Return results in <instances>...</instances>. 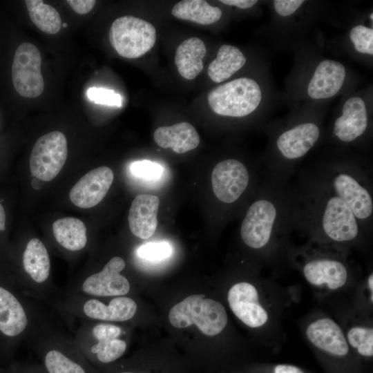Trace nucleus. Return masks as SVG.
<instances>
[{"mask_svg": "<svg viewBox=\"0 0 373 373\" xmlns=\"http://www.w3.org/2000/svg\"><path fill=\"white\" fill-rule=\"evenodd\" d=\"M171 324L178 328L195 325L204 334L215 336L227 323L224 306L219 302L205 298L204 294L191 295L175 305L170 310Z\"/></svg>", "mask_w": 373, "mask_h": 373, "instance_id": "nucleus-1", "label": "nucleus"}, {"mask_svg": "<svg viewBox=\"0 0 373 373\" xmlns=\"http://www.w3.org/2000/svg\"><path fill=\"white\" fill-rule=\"evenodd\" d=\"M207 99L215 113L242 117L258 107L262 100V90L256 80L244 77L216 87L210 91Z\"/></svg>", "mask_w": 373, "mask_h": 373, "instance_id": "nucleus-2", "label": "nucleus"}, {"mask_svg": "<svg viewBox=\"0 0 373 373\" xmlns=\"http://www.w3.org/2000/svg\"><path fill=\"white\" fill-rule=\"evenodd\" d=\"M280 199L266 193L248 208L240 227L243 242L253 249L265 247L278 226H280L283 209Z\"/></svg>", "mask_w": 373, "mask_h": 373, "instance_id": "nucleus-3", "label": "nucleus"}, {"mask_svg": "<svg viewBox=\"0 0 373 373\" xmlns=\"http://www.w3.org/2000/svg\"><path fill=\"white\" fill-rule=\"evenodd\" d=\"M318 199L315 226L336 242H349L359 234L361 223L347 204L328 187Z\"/></svg>", "mask_w": 373, "mask_h": 373, "instance_id": "nucleus-4", "label": "nucleus"}, {"mask_svg": "<svg viewBox=\"0 0 373 373\" xmlns=\"http://www.w3.org/2000/svg\"><path fill=\"white\" fill-rule=\"evenodd\" d=\"M109 40L120 56L135 59L153 47L156 41V30L151 23L144 19L133 16H123L112 23Z\"/></svg>", "mask_w": 373, "mask_h": 373, "instance_id": "nucleus-5", "label": "nucleus"}, {"mask_svg": "<svg viewBox=\"0 0 373 373\" xmlns=\"http://www.w3.org/2000/svg\"><path fill=\"white\" fill-rule=\"evenodd\" d=\"M68 155L66 136L55 131L41 136L30 157L32 175L43 181L52 180L64 167Z\"/></svg>", "mask_w": 373, "mask_h": 373, "instance_id": "nucleus-6", "label": "nucleus"}, {"mask_svg": "<svg viewBox=\"0 0 373 373\" xmlns=\"http://www.w3.org/2000/svg\"><path fill=\"white\" fill-rule=\"evenodd\" d=\"M41 57L39 49L26 42L16 50L12 64V80L16 91L22 97H37L44 88L41 72Z\"/></svg>", "mask_w": 373, "mask_h": 373, "instance_id": "nucleus-7", "label": "nucleus"}, {"mask_svg": "<svg viewBox=\"0 0 373 373\" xmlns=\"http://www.w3.org/2000/svg\"><path fill=\"white\" fill-rule=\"evenodd\" d=\"M327 184L347 204L361 224L372 218V196L356 175L345 169L335 170L328 178Z\"/></svg>", "mask_w": 373, "mask_h": 373, "instance_id": "nucleus-8", "label": "nucleus"}, {"mask_svg": "<svg viewBox=\"0 0 373 373\" xmlns=\"http://www.w3.org/2000/svg\"><path fill=\"white\" fill-rule=\"evenodd\" d=\"M249 173L243 163L227 159L218 163L211 173V184L216 197L222 202H236L247 189Z\"/></svg>", "mask_w": 373, "mask_h": 373, "instance_id": "nucleus-9", "label": "nucleus"}, {"mask_svg": "<svg viewBox=\"0 0 373 373\" xmlns=\"http://www.w3.org/2000/svg\"><path fill=\"white\" fill-rule=\"evenodd\" d=\"M114 179L108 166L95 168L84 176L71 189L69 198L77 207L88 209L98 204L105 197Z\"/></svg>", "mask_w": 373, "mask_h": 373, "instance_id": "nucleus-10", "label": "nucleus"}, {"mask_svg": "<svg viewBox=\"0 0 373 373\" xmlns=\"http://www.w3.org/2000/svg\"><path fill=\"white\" fill-rule=\"evenodd\" d=\"M126 263L119 256L112 258L102 270L88 277L82 284L84 293L97 296H119L130 290L128 280L120 274Z\"/></svg>", "mask_w": 373, "mask_h": 373, "instance_id": "nucleus-11", "label": "nucleus"}, {"mask_svg": "<svg viewBox=\"0 0 373 373\" xmlns=\"http://www.w3.org/2000/svg\"><path fill=\"white\" fill-rule=\"evenodd\" d=\"M228 302L233 314L249 327H258L267 321V313L258 302V291L249 283L233 285L228 293Z\"/></svg>", "mask_w": 373, "mask_h": 373, "instance_id": "nucleus-12", "label": "nucleus"}, {"mask_svg": "<svg viewBox=\"0 0 373 373\" xmlns=\"http://www.w3.org/2000/svg\"><path fill=\"white\" fill-rule=\"evenodd\" d=\"M320 135L321 130L316 123L303 122L281 133L276 141V148L285 160H298L309 151Z\"/></svg>", "mask_w": 373, "mask_h": 373, "instance_id": "nucleus-13", "label": "nucleus"}, {"mask_svg": "<svg viewBox=\"0 0 373 373\" xmlns=\"http://www.w3.org/2000/svg\"><path fill=\"white\" fill-rule=\"evenodd\" d=\"M346 76L343 64L333 59H323L316 66L307 87L312 99L334 97L342 88Z\"/></svg>", "mask_w": 373, "mask_h": 373, "instance_id": "nucleus-14", "label": "nucleus"}, {"mask_svg": "<svg viewBox=\"0 0 373 373\" xmlns=\"http://www.w3.org/2000/svg\"><path fill=\"white\" fill-rule=\"evenodd\" d=\"M367 125L365 101L360 97L354 96L345 102L342 114L334 122L333 133L340 141L352 142L365 133Z\"/></svg>", "mask_w": 373, "mask_h": 373, "instance_id": "nucleus-15", "label": "nucleus"}, {"mask_svg": "<svg viewBox=\"0 0 373 373\" xmlns=\"http://www.w3.org/2000/svg\"><path fill=\"white\" fill-rule=\"evenodd\" d=\"M160 199L149 194L137 195L133 200L128 216L132 233L142 239H147L155 233L158 221Z\"/></svg>", "mask_w": 373, "mask_h": 373, "instance_id": "nucleus-16", "label": "nucleus"}, {"mask_svg": "<svg viewBox=\"0 0 373 373\" xmlns=\"http://www.w3.org/2000/svg\"><path fill=\"white\" fill-rule=\"evenodd\" d=\"M306 334L313 345L329 354L343 356L349 352L343 331L332 319L322 318L312 323Z\"/></svg>", "mask_w": 373, "mask_h": 373, "instance_id": "nucleus-17", "label": "nucleus"}, {"mask_svg": "<svg viewBox=\"0 0 373 373\" xmlns=\"http://www.w3.org/2000/svg\"><path fill=\"white\" fill-rule=\"evenodd\" d=\"M307 280L314 285L326 284L330 289L343 287L347 279V271L340 261L317 258L307 262L303 267Z\"/></svg>", "mask_w": 373, "mask_h": 373, "instance_id": "nucleus-18", "label": "nucleus"}, {"mask_svg": "<svg viewBox=\"0 0 373 373\" xmlns=\"http://www.w3.org/2000/svg\"><path fill=\"white\" fill-rule=\"evenodd\" d=\"M156 144L163 149H171L176 153H184L195 149L200 143L196 129L188 122L160 126L153 135Z\"/></svg>", "mask_w": 373, "mask_h": 373, "instance_id": "nucleus-19", "label": "nucleus"}, {"mask_svg": "<svg viewBox=\"0 0 373 373\" xmlns=\"http://www.w3.org/2000/svg\"><path fill=\"white\" fill-rule=\"evenodd\" d=\"M83 310L86 316L93 319L124 321L134 316L137 305L133 299L124 296L112 299L108 305L97 299H90L84 303Z\"/></svg>", "mask_w": 373, "mask_h": 373, "instance_id": "nucleus-20", "label": "nucleus"}, {"mask_svg": "<svg viewBox=\"0 0 373 373\" xmlns=\"http://www.w3.org/2000/svg\"><path fill=\"white\" fill-rule=\"evenodd\" d=\"M206 53L204 41L198 37H190L181 43L175 55L180 75L188 80L195 79L203 69L202 59Z\"/></svg>", "mask_w": 373, "mask_h": 373, "instance_id": "nucleus-21", "label": "nucleus"}, {"mask_svg": "<svg viewBox=\"0 0 373 373\" xmlns=\"http://www.w3.org/2000/svg\"><path fill=\"white\" fill-rule=\"evenodd\" d=\"M28 325L26 313L17 298L0 287V332L7 336L22 333Z\"/></svg>", "mask_w": 373, "mask_h": 373, "instance_id": "nucleus-22", "label": "nucleus"}, {"mask_svg": "<svg viewBox=\"0 0 373 373\" xmlns=\"http://www.w3.org/2000/svg\"><path fill=\"white\" fill-rule=\"evenodd\" d=\"M244 54L236 46L224 44L217 52V56L209 64L207 73L215 83L229 79L246 63Z\"/></svg>", "mask_w": 373, "mask_h": 373, "instance_id": "nucleus-23", "label": "nucleus"}, {"mask_svg": "<svg viewBox=\"0 0 373 373\" xmlns=\"http://www.w3.org/2000/svg\"><path fill=\"white\" fill-rule=\"evenodd\" d=\"M52 232L57 242L70 251H79L86 245V228L78 218L66 217L55 220Z\"/></svg>", "mask_w": 373, "mask_h": 373, "instance_id": "nucleus-24", "label": "nucleus"}, {"mask_svg": "<svg viewBox=\"0 0 373 373\" xmlns=\"http://www.w3.org/2000/svg\"><path fill=\"white\" fill-rule=\"evenodd\" d=\"M23 266L35 282L41 283L48 279L50 271V258L39 239L32 238L28 242L23 254Z\"/></svg>", "mask_w": 373, "mask_h": 373, "instance_id": "nucleus-25", "label": "nucleus"}, {"mask_svg": "<svg viewBox=\"0 0 373 373\" xmlns=\"http://www.w3.org/2000/svg\"><path fill=\"white\" fill-rule=\"evenodd\" d=\"M171 14L180 19L209 25L220 19L222 10L218 7L210 5L207 1L184 0L173 6Z\"/></svg>", "mask_w": 373, "mask_h": 373, "instance_id": "nucleus-26", "label": "nucleus"}, {"mask_svg": "<svg viewBox=\"0 0 373 373\" xmlns=\"http://www.w3.org/2000/svg\"><path fill=\"white\" fill-rule=\"evenodd\" d=\"M25 3L30 19L39 30L49 35L60 30L61 19L55 8L45 4L41 0H26Z\"/></svg>", "mask_w": 373, "mask_h": 373, "instance_id": "nucleus-27", "label": "nucleus"}, {"mask_svg": "<svg viewBox=\"0 0 373 373\" xmlns=\"http://www.w3.org/2000/svg\"><path fill=\"white\" fill-rule=\"evenodd\" d=\"M44 365L47 373H88L82 362L56 349L46 352Z\"/></svg>", "mask_w": 373, "mask_h": 373, "instance_id": "nucleus-28", "label": "nucleus"}, {"mask_svg": "<svg viewBox=\"0 0 373 373\" xmlns=\"http://www.w3.org/2000/svg\"><path fill=\"white\" fill-rule=\"evenodd\" d=\"M126 350L125 341L116 338L99 341L90 347V353L102 364H110L119 359Z\"/></svg>", "mask_w": 373, "mask_h": 373, "instance_id": "nucleus-29", "label": "nucleus"}, {"mask_svg": "<svg viewBox=\"0 0 373 373\" xmlns=\"http://www.w3.org/2000/svg\"><path fill=\"white\" fill-rule=\"evenodd\" d=\"M350 345L364 356L373 355V329L370 327H354L347 333Z\"/></svg>", "mask_w": 373, "mask_h": 373, "instance_id": "nucleus-30", "label": "nucleus"}, {"mask_svg": "<svg viewBox=\"0 0 373 373\" xmlns=\"http://www.w3.org/2000/svg\"><path fill=\"white\" fill-rule=\"evenodd\" d=\"M354 49L360 53L372 56L373 29L364 25L354 26L349 34Z\"/></svg>", "mask_w": 373, "mask_h": 373, "instance_id": "nucleus-31", "label": "nucleus"}, {"mask_svg": "<svg viewBox=\"0 0 373 373\" xmlns=\"http://www.w3.org/2000/svg\"><path fill=\"white\" fill-rule=\"evenodd\" d=\"M137 256L150 261H158L168 258L171 254V245L166 242H149L141 245Z\"/></svg>", "mask_w": 373, "mask_h": 373, "instance_id": "nucleus-32", "label": "nucleus"}, {"mask_svg": "<svg viewBox=\"0 0 373 373\" xmlns=\"http://www.w3.org/2000/svg\"><path fill=\"white\" fill-rule=\"evenodd\" d=\"M163 171L162 166L150 160L136 161L131 165V172L139 178L145 180L158 179Z\"/></svg>", "mask_w": 373, "mask_h": 373, "instance_id": "nucleus-33", "label": "nucleus"}, {"mask_svg": "<svg viewBox=\"0 0 373 373\" xmlns=\"http://www.w3.org/2000/svg\"><path fill=\"white\" fill-rule=\"evenodd\" d=\"M87 96L90 100L96 104L120 107L122 97L114 90L105 88L90 87L87 90Z\"/></svg>", "mask_w": 373, "mask_h": 373, "instance_id": "nucleus-34", "label": "nucleus"}, {"mask_svg": "<svg viewBox=\"0 0 373 373\" xmlns=\"http://www.w3.org/2000/svg\"><path fill=\"white\" fill-rule=\"evenodd\" d=\"M303 0H275L273 1L276 13L281 17L293 15L303 4Z\"/></svg>", "mask_w": 373, "mask_h": 373, "instance_id": "nucleus-35", "label": "nucleus"}, {"mask_svg": "<svg viewBox=\"0 0 373 373\" xmlns=\"http://www.w3.org/2000/svg\"><path fill=\"white\" fill-rule=\"evenodd\" d=\"M121 333L120 327L111 324H99L93 329V334L98 341L118 338Z\"/></svg>", "mask_w": 373, "mask_h": 373, "instance_id": "nucleus-36", "label": "nucleus"}, {"mask_svg": "<svg viewBox=\"0 0 373 373\" xmlns=\"http://www.w3.org/2000/svg\"><path fill=\"white\" fill-rule=\"evenodd\" d=\"M67 2L76 13L80 15L89 12L96 3L95 0H68Z\"/></svg>", "mask_w": 373, "mask_h": 373, "instance_id": "nucleus-37", "label": "nucleus"}, {"mask_svg": "<svg viewBox=\"0 0 373 373\" xmlns=\"http://www.w3.org/2000/svg\"><path fill=\"white\" fill-rule=\"evenodd\" d=\"M220 2L225 5L235 6L240 9H247L256 5L258 1H256V0H221Z\"/></svg>", "mask_w": 373, "mask_h": 373, "instance_id": "nucleus-38", "label": "nucleus"}, {"mask_svg": "<svg viewBox=\"0 0 373 373\" xmlns=\"http://www.w3.org/2000/svg\"><path fill=\"white\" fill-rule=\"evenodd\" d=\"M275 373H304L300 368L291 365H278Z\"/></svg>", "mask_w": 373, "mask_h": 373, "instance_id": "nucleus-39", "label": "nucleus"}, {"mask_svg": "<svg viewBox=\"0 0 373 373\" xmlns=\"http://www.w3.org/2000/svg\"><path fill=\"white\" fill-rule=\"evenodd\" d=\"M6 213L3 207L0 203V231H4L6 229Z\"/></svg>", "mask_w": 373, "mask_h": 373, "instance_id": "nucleus-40", "label": "nucleus"}, {"mask_svg": "<svg viewBox=\"0 0 373 373\" xmlns=\"http://www.w3.org/2000/svg\"><path fill=\"white\" fill-rule=\"evenodd\" d=\"M368 286L371 291V300L373 301V274H371L368 278Z\"/></svg>", "mask_w": 373, "mask_h": 373, "instance_id": "nucleus-41", "label": "nucleus"}, {"mask_svg": "<svg viewBox=\"0 0 373 373\" xmlns=\"http://www.w3.org/2000/svg\"><path fill=\"white\" fill-rule=\"evenodd\" d=\"M373 13H371V15H370V18H371V20L372 21L373 20Z\"/></svg>", "mask_w": 373, "mask_h": 373, "instance_id": "nucleus-42", "label": "nucleus"}, {"mask_svg": "<svg viewBox=\"0 0 373 373\" xmlns=\"http://www.w3.org/2000/svg\"><path fill=\"white\" fill-rule=\"evenodd\" d=\"M62 26H63V27L66 28V27H67V23H64L62 24Z\"/></svg>", "mask_w": 373, "mask_h": 373, "instance_id": "nucleus-43", "label": "nucleus"}]
</instances>
